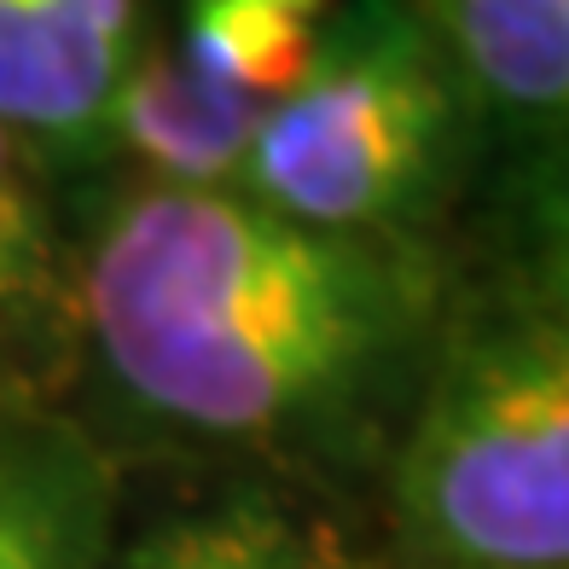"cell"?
<instances>
[{"label": "cell", "mask_w": 569, "mask_h": 569, "mask_svg": "<svg viewBox=\"0 0 569 569\" xmlns=\"http://www.w3.org/2000/svg\"><path fill=\"white\" fill-rule=\"evenodd\" d=\"M88 320L111 372L163 419L268 436L360 390L407 320V273L360 232L163 187L106 227Z\"/></svg>", "instance_id": "6da1fadb"}, {"label": "cell", "mask_w": 569, "mask_h": 569, "mask_svg": "<svg viewBox=\"0 0 569 569\" xmlns=\"http://www.w3.org/2000/svg\"><path fill=\"white\" fill-rule=\"evenodd\" d=\"M407 517L465 569L569 563V343L558 320L482 331L442 372L401 471Z\"/></svg>", "instance_id": "7a4b0ae2"}, {"label": "cell", "mask_w": 569, "mask_h": 569, "mask_svg": "<svg viewBox=\"0 0 569 569\" xmlns=\"http://www.w3.org/2000/svg\"><path fill=\"white\" fill-rule=\"evenodd\" d=\"M453 76L390 0L326 30L315 70L262 117L244 198L326 227L372 232L419 203L453 146Z\"/></svg>", "instance_id": "3957f363"}, {"label": "cell", "mask_w": 569, "mask_h": 569, "mask_svg": "<svg viewBox=\"0 0 569 569\" xmlns=\"http://www.w3.org/2000/svg\"><path fill=\"white\" fill-rule=\"evenodd\" d=\"M412 30L488 106L558 128L569 99V0H412Z\"/></svg>", "instance_id": "277c9868"}, {"label": "cell", "mask_w": 569, "mask_h": 569, "mask_svg": "<svg viewBox=\"0 0 569 569\" xmlns=\"http://www.w3.org/2000/svg\"><path fill=\"white\" fill-rule=\"evenodd\" d=\"M268 111L244 106L180 64V53L128 59L106 106V128L140 163L169 174L174 187H221L244 169L250 140Z\"/></svg>", "instance_id": "5b68a950"}, {"label": "cell", "mask_w": 569, "mask_h": 569, "mask_svg": "<svg viewBox=\"0 0 569 569\" xmlns=\"http://www.w3.org/2000/svg\"><path fill=\"white\" fill-rule=\"evenodd\" d=\"M122 70L82 41L64 0H0V122L82 146L106 128Z\"/></svg>", "instance_id": "8992f818"}, {"label": "cell", "mask_w": 569, "mask_h": 569, "mask_svg": "<svg viewBox=\"0 0 569 569\" xmlns=\"http://www.w3.org/2000/svg\"><path fill=\"white\" fill-rule=\"evenodd\" d=\"M331 30V0H192L180 64L256 111H273L308 70Z\"/></svg>", "instance_id": "52a82bcc"}, {"label": "cell", "mask_w": 569, "mask_h": 569, "mask_svg": "<svg viewBox=\"0 0 569 569\" xmlns=\"http://www.w3.org/2000/svg\"><path fill=\"white\" fill-rule=\"evenodd\" d=\"M64 308L59 244L47 227L36 174L23 163L18 128L0 122V360L36 349Z\"/></svg>", "instance_id": "ba28073f"}, {"label": "cell", "mask_w": 569, "mask_h": 569, "mask_svg": "<svg viewBox=\"0 0 569 569\" xmlns=\"http://www.w3.org/2000/svg\"><path fill=\"white\" fill-rule=\"evenodd\" d=\"M216 569H302L297 535L268 506H216Z\"/></svg>", "instance_id": "9c48e42d"}, {"label": "cell", "mask_w": 569, "mask_h": 569, "mask_svg": "<svg viewBox=\"0 0 569 569\" xmlns=\"http://www.w3.org/2000/svg\"><path fill=\"white\" fill-rule=\"evenodd\" d=\"M128 569H216V529H210V511L174 517V523L151 529L140 547L128 552Z\"/></svg>", "instance_id": "30bf717a"}, {"label": "cell", "mask_w": 569, "mask_h": 569, "mask_svg": "<svg viewBox=\"0 0 569 569\" xmlns=\"http://www.w3.org/2000/svg\"><path fill=\"white\" fill-rule=\"evenodd\" d=\"M0 569H70V535L59 523V500L53 495H41L30 506V517L7 535Z\"/></svg>", "instance_id": "8fae6325"}, {"label": "cell", "mask_w": 569, "mask_h": 569, "mask_svg": "<svg viewBox=\"0 0 569 569\" xmlns=\"http://www.w3.org/2000/svg\"><path fill=\"white\" fill-rule=\"evenodd\" d=\"M47 495L41 482H30V477H12V471H0V547H7V535L30 517V506Z\"/></svg>", "instance_id": "7c38bea8"}]
</instances>
